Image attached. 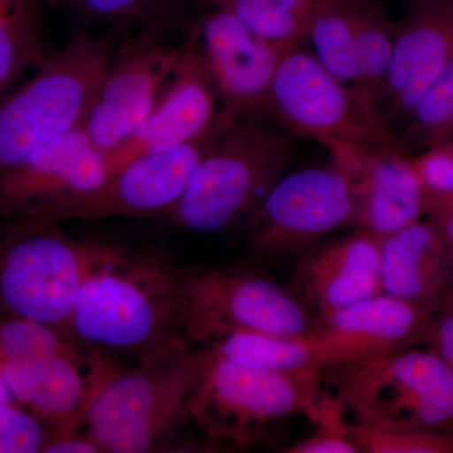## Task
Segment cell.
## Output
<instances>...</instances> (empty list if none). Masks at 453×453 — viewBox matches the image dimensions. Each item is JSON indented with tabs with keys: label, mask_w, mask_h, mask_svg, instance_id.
<instances>
[{
	"label": "cell",
	"mask_w": 453,
	"mask_h": 453,
	"mask_svg": "<svg viewBox=\"0 0 453 453\" xmlns=\"http://www.w3.org/2000/svg\"><path fill=\"white\" fill-rule=\"evenodd\" d=\"M40 2H59V0H40Z\"/></svg>",
	"instance_id": "39"
},
{
	"label": "cell",
	"mask_w": 453,
	"mask_h": 453,
	"mask_svg": "<svg viewBox=\"0 0 453 453\" xmlns=\"http://www.w3.org/2000/svg\"><path fill=\"white\" fill-rule=\"evenodd\" d=\"M4 402H14L13 398H12L11 393L5 386L4 381H3L2 378H0V403H4Z\"/></svg>",
	"instance_id": "38"
},
{
	"label": "cell",
	"mask_w": 453,
	"mask_h": 453,
	"mask_svg": "<svg viewBox=\"0 0 453 453\" xmlns=\"http://www.w3.org/2000/svg\"><path fill=\"white\" fill-rule=\"evenodd\" d=\"M56 226L0 223V310L67 338L100 244L77 242Z\"/></svg>",
	"instance_id": "9"
},
{
	"label": "cell",
	"mask_w": 453,
	"mask_h": 453,
	"mask_svg": "<svg viewBox=\"0 0 453 453\" xmlns=\"http://www.w3.org/2000/svg\"><path fill=\"white\" fill-rule=\"evenodd\" d=\"M113 57L109 42L77 33L0 97V177L81 127Z\"/></svg>",
	"instance_id": "5"
},
{
	"label": "cell",
	"mask_w": 453,
	"mask_h": 453,
	"mask_svg": "<svg viewBox=\"0 0 453 453\" xmlns=\"http://www.w3.org/2000/svg\"><path fill=\"white\" fill-rule=\"evenodd\" d=\"M312 423L315 431L285 449L286 453H360L350 434V421L338 396L324 393Z\"/></svg>",
	"instance_id": "30"
},
{
	"label": "cell",
	"mask_w": 453,
	"mask_h": 453,
	"mask_svg": "<svg viewBox=\"0 0 453 453\" xmlns=\"http://www.w3.org/2000/svg\"><path fill=\"white\" fill-rule=\"evenodd\" d=\"M210 74L192 44H183L172 82L148 119L107 155L109 175L140 155L168 150L210 135L219 119Z\"/></svg>",
	"instance_id": "15"
},
{
	"label": "cell",
	"mask_w": 453,
	"mask_h": 453,
	"mask_svg": "<svg viewBox=\"0 0 453 453\" xmlns=\"http://www.w3.org/2000/svg\"><path fill=\"white\" fill-rule=\"evenodd\" d=\"M199 348L180 344L140 359L136 368L110 375L89 402L82 425L103 452L172 449L192 425L190 399Z\"/></svg>",
	"instance_id": "3"
},
{
	"label": "cell",
	"mask_w": 453,
	"mask_h": 453,
	"mask_svg": "<svg viewBox=\"0 0 453 453\" xmlns=\"http://www.w3.org/2000/svg\"><path fill=\"white\" fill-rule=\"evenodd\" d=\"M413 162L429 193L453 195V139L429 146Z\"/></svg>",
	"instance_id": "32"
},
{
	"label": "cell",
	"mask_w": 453,
	"mask_h": 453,
	"mask_svg": "<svg viewBox=\"0 0 453 453\" xmlns=\"http://www.w3.org/2000/svg\"><path fill=\"white\" fill-rule=\"evenodd\" d=\"M71 342L50 327L0 310V365L9 360L81 354Z\"/></svg>",
	"instance_id": "28"
},
{
	"label": "cell",
	"mask_w": 453,
	"mask_h": 453,
	"mask_svg": "<svg viewBox=\"0 0 453 453\" xmlns=\"http://www.w3.org/2000/svg\"><path fill=\"white\" fill-rule=\"evenodd\" d=\"M434 311L392 295L380 294L316 314V335L338 357L339 365L425 347Z\"/></svg>",
	"instance_id": "16"
},
{
	"label": "cell",
	"mask_w": 453,
	"mask_h": 453,
	"mask_svg": "<svg viewBox=\"0 0 453 453\" xmlns=\"http://www.w3.org/2000/svg\"><path fill=\"white\" fill-rule=\"evenodd\" d=\"M199 348L190 418L214 449H247L292 417L314 418L327 372L286 374L235 365Z\"/></svg>",
	"instance_id": "4"
},
{
	"label": "cell",
	"mask_w": 453,
	"mask_h": 453,
	"mask_svg": "<svg viewBox=\"0 0 453 453\" xmlns=\"http://www.w3.org/2000/svg\"><path fill=\"white\" fill-rule=\"evenodd\" d=\"M40 0H0V97L49 56L40 22Z\"/></svg>",
	"instance_id": "24"
},
{
	"label": "cell",
	"mask_w": 453,
	"mask_h": 453,
	"mask_svg": "<svg viewBox=\"0 0 453 453\" xmlns=\"http://www.w3.org/2000/svg\"><path fill=\"white\" fill-rule=\"evenodd\" d=\"M201 347L235 365L286 374L327 372L339 365L333 349L316 334L232 332Z\"/></svg>",
	"instance_id": "22"
},
{
	"label": "cell",
	"mask_w": 453,
	"mask_h": 453,
	"mask_svg": "<svg viewBox=\"0 0 453 453\" xmlns=\"http://www.w3.org/2000/svg\"><path fill=\"white\" fill-rule=\"evenodd\" d=\"M453 57V2L410 9L395 25V44L383 98V115L403 122Z\"/></svg>",
	"instance_id": "19"
},
{
	"label": "cell",
	"mask_w": 453,
	"mask_h": 453,
	"mask_svg": "<svg viewBox=\"0 0 453 453\" xmlns=\"http://www.w3.org/2000/svg\"><path fill=\"white\" fill-rule=\"evenodd\" d=\"M219 96L220 121L267 112L268 92L283 50L253 33L234 14L213 7L189 42Z\"/></svg>",
	"instance_id": "13"
},
{
	"label": "cell",
	"mask_w": 453,
	"mask_h": 453,
	"mask_svg": "<svg viewBox=\"0 0 453 453\" xmlns=\"http://www.w3.org/2000/svg\"><path fill=\"white\" fill-rule=\"evenodd\" d=\"M181 52L183 46L146 35L115 53L81 124L106 157L153 111L172 82Z\"/></svg>",
	"instance_id": "12"
},
{
	"label": "cell",
	"mask_w": 453,
	"mask_h": 453,
	"mask_svg": "<svg viewBox=\"0 0 453 453\" xmlns=\"http://www.w3.org/2000/svg\"><path fill=\"white\" fill-rule=\"evenodd\" d=\"M425 217L437 229L447 251L453 258V195L429 193Z\"/></svg>",
	"instance_id": "35"
},
{
	"label": "cell",
	"mask_w": 453,
	"mask_h": 453,
	"mask_svg": "<svg viewBox=\"0 0 453 453\" xmlns=\"http://www.w3.org/2000/svg\"><path fill=\"white\" fill-rule=\"evenodd\" d=\"M351 179L344 169L288 172L244 219V242L264 261L296 258L344 226H353Z\"/></svg>",
	"instance_id": "10"
},
{
	"label": "cell",
	"mask_w": 453,
	"mask_h": 453,
	"mask_svg": "<svg viewBox=\"0 0 453 453\" xmlns=\"http://www.w3.org/2000/svg\"><path fill=\"white\" fill-rule=\"evenodd\" d=\"M381 292L436 311L453 297V258L426 217L384 235Z\"/></svg>",
	"instance_id": "21"
},
{
	"label": "cell",
	"mask_w": 453,
	"mask_h": 453,
	"mask_svg": "<svg viewBox=\"0 0 453 453\" xmlns=\"http://www.w3.org/2000/svg\"><path fill=\"white\" fill-rule=\"evenodd\" d=\"M211 134L198 142L130 160L91 195L59 211L50 226L71 220L164 216L186 192Z\"/></svg>",
	"instance_id": "14"
},
{
	"label": "cell",
	"mask_w": 453,
	"mask_h": 453,
	"mask_svg": "<svg viewBox=\"0 0 453 453\" xmlns=\"http://www.w3.org/2000/svg\"><path fill=\"white\" fill-rule=\"evenodd\" d=\"M336 396L356 425L453 429V371L425 347L334 366Z\"/></svg>",
	"instance_id": "7"
},
{
	"label": "cell",
	"mask_w": 453,
	"mask_h": 453,
	"mask_svg": "<svg viewBox=\"0 0 453 453\" xmlns=\"http://www.w3.org/2000/svg\"><path fill=\"white\" fill-rule=\"evenodd\" d=\"M360 453H453V429L375 428L350 422Z\"/></svg>",
	"instance_id": "29"
},
{
	"label": "cell",
	"mask_w": 453,
	"mask_h": 453,
	"mask_svg": "<svg viewBox=\"0 0 453 453\" xmlns=\"http://www.w3.org/2000/svg\"><path fill=\"white\" fill-rule=\"evenodd\" d=\"M107 177L106 154L76 127L0 177V223L50 226Z\"/></svg>",
	"instance_id": "11"
},
{
	"label": "cell",
	"mask_w": 453,
	"mask_h": 453,
	"mask_svg": "<svg viewBox=\"0 0 453 453\" xmlns=\"http://www.w3.org/2000/svg\"><path fill=\"white\" fill-rule=\"evenodd\" d=\"M393 44L395 25L380 0H359L357 25L359 82L356 92L381 115Z\"/></svg>",
	"instance_id": "25"
},
{
	"label": "cell",
	"mask_w": 453,
	"mask_h": 453,
	"mask_svg": "<svg viewBox=\"0 0 453 453\" xmlns=\"http://www.w3.org/2000/svg\"><path fill=\"white\" fill-rule=\"evenodd\" d=\"M50 429L16 402L0 403V453L43 451Z\"/></svg>",
	"instance_id": "31"
},
{
	"label": "cell",
	"mask_w": 453,
	"mask_h": 453,
	"mask_svg": "<svg viewBox=\"0 0 453 453\" xmlns=\"http://www.w3.org/2000/svg\"><path fill=\"white\" fill-rule=\"evenodd\" d=\"M425 348L437 354L453 371V297L432 315Z\"/></svg>",
	"instance_id": "34"
},
{
	"label": "cell",
	"mask_w": 453,
	"mask_h": 453,
	"mask_svg": "<svg viewBox=\"0 0 453 453\" xmlns=\"http://www.w3.org/2000/svg\"><path fill=\"white\" fill-rule=\"evenodd\" d=\"M266 113L290 133L327 146L334 162L404 146L380 111L330 73L312 53L296 46L280 58Z\"/></svg>",
	"instance_id": "6"
},
{
	"label": "cell",
	"mask_w": 453,
	"mask_h": 453,
	"mask_svg": "<svg viewBox=\"0 0 453 453\" xmlns=\"http://www.w3.org/2000/svg\"><path fill=\"white\" fill-rule=\"evenodd\" d=\"M290 138L262 116L217 122L186 192L163 217L213 234L244 220L290 172Z\"/></svg>",
	"instance_id": "2"
},
{
	"label": "cell",
	"mask_w": 453,
	"mask_h": 453,
	"mask_svg": "<svg viewBox=\"0 0 453 453\" xmlns=\"http://www.w3.org/2000/svg\"><path fill=\"white\" fill-rule=\"evenodd\" d=\"M234 14L253 33L283 50L305 37L316 0H208Z\"/></svg>",
	"instance_id": "26"
},
{
	"label": "cell",
	"mask_w": 453,
	"mask_h": 453,
	"mask_svg": "<svg viewBox=\"0 0 453 453\" xmlns=\"http://www.w3.org/2000/svg\"><path fill=\"white\" fill-rule=\"evenodd\" d=\"M89 19L122 20L149 13L165 0H67Z\"/></svg>",
	"instance_id": "33"
},
{
	"label": "cell",
	"mask_w": 453,
	"mask_h": 453,
	"mask_svg": "<svg viewBox=\"0 0 453 453\" xmlns=\"http://www.w3.org/2000/svg\"><path fill=\"white\" fill-rule=\"evenodd\" d=\"M82 362V354L9 360L0 365V378L13 401L46 425L50 436L70 434L82 425L98 388L116 372L107 363L85 377Z\"/></svg>",
	"instance_id": "18"
},
{
	"label": "cell",
	"mask_w": 453,
	"mask_h": 453,
	"mask_svg": "<svg viewBox=\"0 0 453 453\" xmlns=\"http://www.w3.org/2000/svg\"><path fill=\"white\" fill-rule=\"evenodd\" d=\"M403 136L423 149L453 139V57L405 121Z\"/></svg>",
	"instance_id": "27"
},
{
	"label": "cell",
	"mask_w": 453,
	"mask_h": 453,
	"mask_svg": "<svg viewBox=\"0 0 453 453\" xmlns=\"http://www.w3.org/2000/svg\"><path fill=\"white\" fill-rule=\"evenodd\" d=\"M336 165L351 179L353 228L384 237L425 217L429 192L404 146L354 155Z\"/></svg>",
	"instance_id": "20"
},
{
	"label": "cell",
	"mask_w": 453,
	"mask_h": 453,
	"mask_svg": "<svg viewBox=\"0 0 453 453\" xmlns=\"http://www.w3.org/2000/svg\"><path fill=\"white\" fill-rule=\"evenodd\" d=\"M181 335L192 347L232 332L309 335L318 318L294 288L243 267H179Z\"/></svg>",
	"instance_id": "8"
},
{
	"label": "cell",
	"mask_w": 453,
	"mask_h": 453,
	"mask_svg": "<svg viewBox=\"0 0 453 453\" xmlns=\"http://www.w3.org/2000/svg\"><path fill=\"white\" fill-rule=\"evenodd\" d=\"M357 8L359 0H316L305 35L316 59L354 91L359 82Z\"/></svg>",
	"instance_id": "23"
},
{
	"label": "cell",
	"mask_w": 453,
	"mask_h": 453,
	"mask_svg": "<svg viewBox=\"0 0 453 453\" xmlns=\"http://www.w3.org/2000/svg\"><path fill=\"white\" fill-rule=\"evenodd\" d=\"M410 9L428 7V5L443 4V3L453 2V0H404Z\"/></svg>",
	"instance_id": "37"
},
{
	"label": "cell",
	"mask_w": 453,
	"mask_h": 453,
	"mask_svg": "<svg viewBox=\"0 0 453 453\" xmlns=\"http://www.w3.org/2000/svg\"><path fill=\"white\" fill-rule=\"evenodd\" d=\"M381 240L383 235L353 228L310 247L295 258L292 288L315 314L380 294Z\"/></svg>",
	"instance_id": "17"
},
{
	"label": "cell",
	"mask_w": 453,
	"mask_h": 453,
	"mask_svg": "<svg viewBox=\"0 0 453 453\" xmlns=\"http://www.w3.org/2000/svg\"><path fill=\"white\" fill-rule=\"evenodd\" d=\"M67 338L97 354H130L139 360L188 344L181 335L179 267L100 244Z\"/></svg>",
	"instance_id": "1"
},
{
	"label": "cell",
	"mask_w": 453,
	"mask_h": 453,
	"mask_svg": "<svg viewBox=\"0 0 453 453\" xmlns=\"http://www.w3.org/2000/svg\"><path fill=\"white\" fill-rule=\"evenodd\" d=\"M44 453H98L101 451L97 443L85 434L79 436L74 434H53L43 447Z\"/></svg>",
	"instance_id": "36"
}]
</instances>
